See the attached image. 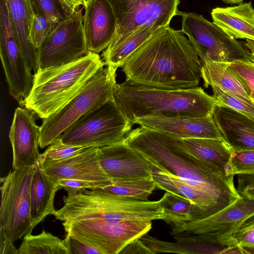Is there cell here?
<instances>
[{
  "label": "cell",
  "instance_id": "cell-1",
  "mask_svg": "<svg viewBox=\"0 0 254 254\" xmlns=\"http://www.w3.org/2000/svg\"><path fill=\"white\" fill-rule=\"evenodd\" d=\"M202 63L181 30L158 28L124 62L126 80L162 89H189L200 82Z\"/></svg>",
  "mask_w": 254,
  "mask_h": 254
},
{
  "label": "cell",
  "instance_id": "cell-2",
  "mask_svg": "<svg viewBox=\"0 0 254 254\" xmlns=\"http://www.w3.org/2000/svg\"><path fill=\"white\" fill-rule=\"evenodd\" d=\"M124 140L152 165L178 176L225 207L241 197L234 185V176H228L197 158L181 137L140 126L131 129Z\"/></svg>",
  "mask_w": 254,
  "mask_h": 254
},
{
  "label": "cell",
  "instance_id": "cell-3",
  "mask_svg": "<svg viewBox=\"0 0 254 254\" xmlns=\"http://www.w3.org/2000/svg\"><path fill=\"white\" fill-rule=\"evenodd\" d=\"M114 98L132 126L135 119L146 117H206L218 103L200 87L162 89L127 80L115 83Z\"/></svg>",
  "mask_w": 254,
  "mask_h": 254
},
{
  "label": "cell",
  "instance_id": "cell-4",
  "mask_svg": "<svg viewBox=\"0 0 254 254\" xmlns=\"http://www.w3.org/2000/svg\"><path fill=\"white\" fill-rule=\"evenodd\" d=\"M105 65L98 54L89 51L69 63L39 68L34 72L31 92L21 105L47 118L77 95Z\"/></svg>",
  "mask_w": 254,
  "mask_h": 254
},
{
  "label": "cell",
  "instance_id": "cell-5",
  "mask_svg": "<svg viewBox=\"0 0 254 254\" xmlns=\"http://www.w3.org/2000/svg\"><path fill=\"white\" fill-rule=\"evenodd\" d=\"M64 205L55 218L62 222L97 220L109 222L163 220L160 200L143 201L112 195L98 190H85L64 197Z\"/></svg>",
  "mask_w": 254,
  "mask_h": 254
},
{
  "label": "cell",
  "instance_id": "cell-6",
  "mask_svg": "<svg viewBox=\"0 0 254 254\" xmlns=\"http://www.w3.org/2000/svg\"><path fill=\"white\" fill-rule=\"evenodd\" d=\"M116 76V71L105 65L77 95L60 110L43 119L40 127V148H44L52 144L89 111L114 99Z\"/></svg>",
  "mask_w": 254,
  "mask_h": 254
},
{
  "label": "cell",
  "instance_id": "cell-7",
  "mask_svg": "<svg viewBox=\"0 0 254 254\" xmlns=\"http://www.w3.org/2000/svg\"><path fill=\"white\" fill-rule=\"evenodd\" d=\"M132 127L113 99L84 114L59 137L68 145L100 148L123 140Z\"/></svg>",
  "mask_w": 254,
  "mask_h": 254
},
{
  "label": "cell",
  "instance_id": "cell-8",
  "mask_svg": "<svg viewBox=\"0 0 254 254\" xmlns=\"http://www.w3.org/2000/svg\"><path fill=\"white\" fill-rule=\"evenodd\" d=\"M36 165L13 169L0 178V243L13 244L34 229L31 222L30 191Z\"/></svg>",
  "mask_w": 254,
  "mask_h": 254
},
{
  "label": "cell",
  "instance_id": "cell-9",
  "mask_svg": "<svg viewBox=\"0 0 254 254\" xmlns=\"http://www.w3.org/2000/svg\"><path fill=\"white\" fill-rule=\"evenodd\" d=\"M178 15L182 17L181 31L188 36L202 63L206 60L226 63L252 62L248 50L213 22L194 13L179 11Z\"/></svg>",
  "mask_w": 254,
  "mask_h": 254
},
{
  "label": "cell",
  "instance_id": "cell-10",
  "mask_svg": "<svg viewBox=\"0 0 254 254\" xmlns=\"http://www.w3.org/2000/svg\"><path fill=\"white\" fill-rule=\"evenodd\" d=\"M152 221L109 222L97 220L63 222L66 233L100 254H118L128 243L150 230Z\"/></svg>",
  "mask_w": 254,
  "mask_h": 254
},
{
  "label": "cell",
  "instance_id": "cell-11",
  "mask_svg": "<svg viewBox=\"0 0 254 254\" xmlns=\"http://www.w3.org/2000/svg\"><path fill=\"white\" fill-rule=\"evenodd\" d=\"M82 9L78 8L60 22L37 49V70L69 63L88 53Z\"/></svg>",
  "mask_w": 254,
  "mask_h": 254
},
{
  "label": "cell",
  "instance_id": "cell-12",
  "mask_svg": "<svg viewBox=\"0 0 254 254\" xmlns=\"http://www.w3.org/2000/svg\"><path fill=\"white\" fill-rule=\"evenodd\" d=\"M115 14V37L152 24L159 28L169 26L178 15L180 0H108Z\"/></svg>",
  "mask_w": 254,
  "mask_h": 254
},
{
  "label": "cell",
  "instance_id": "cell-13",
  "mask_svg": "<svg viewBox=\"0 0 254 254\" xmlns=\"http://www.w3.org/2000/svg\"><path fill=\"white\" fill-rule=\"evenodd\" d=\"M0 56L10 94L20 105L32 88L31 73L16 40L6 7L0 9Z\"/></svg>",
  "mask_w": 254,
  "mask_h": 254
},
{
  "label": "cell",
  "instance_id": "cell-14",
  "mask_svg": "<svg viewBox=\"0 0 254 254\" xmlns=\"http://www.w3.org/2000/svg\"><path fill=\"white\" fill-rule=\"evenodd\" d=\"M254 214V199L241 197L232 204L205 218L190 221L172 228L173 237L205 235L229 238L246 219Z\"/></svg>",
  "mask_w": 254,
  "mask_h": 254
},
{
  "label": "cell",
  "instance_id": "cell-15",
  "mask_svg": "<svg viewBox=\"0 0 254 254\" xmlns=\"http://www.w3.org/2000/svg\"><path fill=\"white\" fill-rule=\"evenodd\" d=\"M99 151L101 166L111 181L152 178L151 163L124 139L100 147Z\"/></svg>",
  "mask_w": 254,
  "mask_h": 254
},
{
  "label": "cell",
  "instance_id": "cell-16",
  "mask_svg": "<svg viewBox=\"0 0 254 254\" xmlns=\"http://www.w3.org/2000/svg\"><path fill=\"white\" fill-rule=\"evenodd\" d=\"M40 127L32 112L21 107L15 110L8 137L13 152V170L35 165L40 156Z\"/></svg>",
  "mask_w": 254,
  "mask_h": 254
},
{
  "label": "cell",
  "instance_id": "cell-17",
  "mask_svg": "<svg viewBox=\"0 0 254 254\" xmlns=\"http://www.w3.org/2000/svg\"><path fill=\"white\" fill-rule=\"evenodd\" d=\"M38 163L44 173L56 181L85 180L99 183L103 187L113 183L101 166L99 147H89L65 159Z\"/></svg>",
  "mask_w": 254,
  "mask_h": 254
},
{
  "label": "cell",
  "instance_id": "cell-18",
  "mask_svg": "<svg viewBox=\"0 0 254 254\" xmlns=\"http://www.w3.org/2000/svg\"><path fill=\"white\" fill-rule=\"evenodd\" d=\"M84 8L83 21L87 49L99 54L116 36V17L108 0H89Z\"/></svg>",
  "mask_w": 254,
  "mask_h": 254
},
{
  "label": "cell",
  "instance_id": "cell-19",
  "mask_svg": "<svg viewBox=\"0 0 254 254\" xmlns=\"http://www.w3.org/2000/svg\"><path fill=\"white\" fill-rule=\"evenodd\" d=\"M212 117L233 152L254 150V119L225 105L217 104Z\"/></svg>",
  "mask_w": 254,
  "mask_h": 254
},
{
  "label": "cell",
  "instance_id": "cell-20",
  "mask_svg": "<svg viewBox=\"0 0 254 254\" xmlns=\"http://www.w3.org/2000/svg\"><path fill=\"white\" fill-rule=\"evenodd\" d=\"M164 131L182 138L223 139L212 116L203 118L146 117L135 119L132 125Z\"/></svg>",
  "mask_w": 254,
  "mask_h": 254
},
{
  "label": "cell",
  "instance_id": "cell-21",
  "mask_svg": "<svg viewBox=\"0 0 254 254\" xmlns=\"http://www.w3.org/2000/svg\"><path fill=\"white\" fill-rule=\"evenodd\" d=\"M175 242L163 241L148 234L140 238L153 254L163 253L178 254H225L229 247L221 239L205 235L174 237Z\"/></svg>",
  "mask_w": 254,
  "mask_h": 254
},
{
  "label": "cell",
  "instance_id": "cell-22",
  "mask_svg": "<svg viewBox=\"0 0 254 254\" xmlns=\"http://www.w3.org/2000/svg\"><path fill=\"white\" fill-rule=\"evenodd\" d=\"M152 179L156 188L174 193L190 200L200 210L201 219L226 207L211 196L178 176L154 165H152Z\"/></svg>",
  "mask_w": 254,
  "mask_h": 254
},
{
  "label": "cell",
  "instance_id": "cell-23",
  "mask_svg": "<svg viewBox=\"0 0 254 254\" xmlns=\"http://www.w3.org/2000/svg\"><path fill=\"white\" fill-rule=\"evenodd\" d=\"M61 189L58 181L44 173L37 162L30 191L31 222L33 228L47 216L55 214L54 198Z\"/></svg>",
  "mask_w": 254,
  "mask_h": 254
},
{
  "label": "cell",
  "instance_id": "cell-24",
  "mask_svg": "<svg viewBox=\"0 0 254 254\" xmlns=\"http://www.w3.org/2000/svg\"><path fill=\"white\" fill-rule=\"evenodd\" d=\"M211 15L213 22L231 37L254 40V9L251 2L216 7Z\"/></svg>",
  "mask_w": 254,
  "mask_h": 254
},
{
  "label": "cell",
  "instance_id": "cell-25",
  "mask_svg": "<svg viewBox=\"0 0 254 254\" xmlns=\"http://www.w3.org/2000/svg\"><path fill=\"white\" fill-rule=\"evenodd\" d=\"M9 16L19 49L28 68H38L37 49L29 40L32 12L28 0H6Z\"/></svg>",
  "mask_w": 254,
  "mask_h": 254
},
{
  "label": "cell",
  "instance_id": "cell-26",
  "mask_svg": "<svg viewBox=\"0 0 254 254\" xmlns=\"http://www.w3.org/2000/svg\"><path fill=\"white\" fill-rule=\"evenodd\" d=\"M158 28L157 26L152 24L140 27L121 36L115 37L102 54L105 65L117 71L127 58Z\"/></svg>",
  "mask_w": 254,
  "mask_h": 254
},
{
  "label": "cell",
  "instance_id": "cell-27",
  "mask_svg": "<svg viewBox=\"0 0 254 254\" xmlns=\"http://www.w3.org/2000/svg\"><path fill=\"white\" fill-rule=\"evenodd\" d=\"M201 77L203 85L208 88L211 85L254 105L250 95L237 76L230 70L226 63L205 60L203 63Z\"/></svg>",
  "mask_w": 254,
  "mask_h": 254
},
{
  "label": "cell",
  "instance_id": "cell-28",
  "mask_svg": "<svg viewBox=\"0 0 254 254\" xmlns=\"http://www.w3.org/2000/svg\"><path fill=\"white\" fill-rule=\"evenodd\" d=\"M183 139L195 157L226 173V166L233 152L224 140L206 138Z\"/></svg>",
  "mask_w": 254,
  "mask_h": 254
},
{
  "label": "cell",
  "instance_id": "cell-29",
  "mask_svg": "<svg viewBox=\"0 0 254 254\" xmlns=\"http://www.w3.org/2000/svg\"><path fill=\"white\" fill-rule=\"evenodd\" d=\"M163 208V220L172 228L180 227L192 220L201 219L200 210L189 199L166 191L160 199Z\"/></svg>",
  "mask_w": 254,
  "mask_h": 254
},
{
  "label": "cell",
  "instance_id": "cell-30",
  "mask_svg": "<svg viewBox=\"0 0 254 254\" xmlns=\"http://www.w3.org/2000/svg\"><path fill=\"white\" fill-rule=\"evenodd\" d=\"M112 183L95 189L117 197L147 201L156 188L152 178L117 180Z\"/></svg>",
  "mask_w": 254,
  "mask_h": 254
},
{
  "label": "cell",
  "instance_id": "cell-31",
  "mask_svg": "<svg viewBox=\"0 0 254 254\" xmlns=\"http://www.w3.org/2000/svg\"><path fill=\"white\" fill-rule=\"evenodd\" d=\"M17 254H69V252L64 240L43 230L36 235H25Z\"/></svg>",
  "mask_w": 254,
  "mask_h": 254
},
{
  "label": "cell",
  "instance_id": "cell-32",
  "mask_svg": "<svg viewBox=\"0 0 254 254\" xmlns=\"http://www.w3.org/2000/svg\"><path fill=\"white\" fill-rule=\"evenodd\" d=\"M89 147L82 146H73L65 144L59 137L48 146L47 149L40 154L38 162L57 161L76 155Z\"/></svg>",
  "mask_w": 254,
  "mask_h": 254
},
{
  "label": "cell",
  "instance_id": "cell-33",
  "mask_svg": "<svg viewBox=\"0 0 254 254\" xmlns=\"http://www.w3.org/2000/svg\"><path fill=\"white\" fill-rule=\"evenodd\" d=\"M59 23L39 14H32L29 40L37 49L53 32Z\"/></svg>",
  "mask_w": 254,
  "mask_h": 254
},
{
  "label": "cell",
  "instance_id": "cell-34",
  "mask_svg": "<svg viewBox=\"0 0 254 254\" xmlns=\"http://www.w3.org/2000/svg\"><path fill=\"white\" fill-rule=\"evenodd\" d=\"M32 14L45 16L59 23L67 15L59 0H28Z\"/></svg>",
  "mask_w": 254,
  "mask_h": 254
},
{
  "label": "cell",
  "instance_id": "cell-35",
  "mask_svg": "<svg viewBox=\"0 0 254 254\" xmlns=\"http://www.w3.org/2000/svg\"><path fill=\"white\" fill-rule=\"evenodd\" d=\"M225 172L228 176L254 173V150L233 152Z\"/></svg>",
  "mask_w": 254,
  "mask_h": 254
},
{
  "label": "cell",
  "instance_id": "cell-36",
  "mask_svg": "<svg viewBox=\"0 0 254 254\" xmlns=\"http://www.w3.org/2000/svg\"><path fill=\"white\" fill-rule=\"evenodd\" d=\"M213 96L217 104L229 107L254 119V105L211 85Z\"/></svg>",
  "mask_w": 254,
  "mask_h": 254
},
{
  "label": "cell",
  "instance_id": "cell-37",
  "mask_svg": "<svg viewBox=\"0 0 254 254\" xmlns=\"http://www.w3.org/2000/svg\"><path fill=\"white\" fill-rule=\"evenodd\" d=\"M231 238L246 254L254 253V214L244 221L234 231Z\"/></svg>",
  "mask_w": 254,
  "mask_h": 254
},
{
  "label": "cell",
  "instance_id": "cell-38",
  "mask_svg": "<svg viewBox=\"0 0 254 254\" xmlns=\"http://www.w3.org/2000/svg\"><path fill=\"white\" fill-rule=\"evenodd\" d=\"M227 65L228 68L237 76L251 96L254 93V63L238 61L227 63Z\"/></svg>",
  "mask_w": 254,
  "mask_h": 254
},
{
  "label": "cell",
  "instance_id": "cell-39",
  "mask_svg": "<svg viewBox=\"0 0 254 254\" xmlns=\"http://www.w3.org/2000/svg\"><path fill=\"white\" fill-rule=\"evenodd\" d=\"M57 181L62 189L67 192V195L74 194L85 190L103 187L99 183L85 180L64 179Z\"/></svg>",
  "mask_w": 254,
  "mask_h": 254
},
{
  "label": "cell",
  "instance_id": "cell-40",
  "mask_svg": "<svg viewBox=\"0 0 254 254\" xmlns=\"http://www.w3.org/2000/svg\"><path fill=\"white\" fill-rule=\"evenodd\" d=\"M239 194L242 196L254 199V173L237 175Z\"/></svg>",
  "mask_w": 254,
  "mask_h": 254
},
{
  "label": "cell",
  "instance_id": "cell-41",
  "mask_svg": "<svg viewBox=\"0 0 254 254\" xmlns=\"http://www.w3.org/2000/svg\"><path fill=\"white\" fill-rule=\"evenodd\" d=\"M69 254H100L96 249L81 242L67 233L64 239Z\"/></svg>",
  "mask_w": 254,
  "mask_h": 254
},
{
  "label": "cell",
  "instance_id": "cell-42",
  "mask_svg": "<svg viewBox=\"0 0 254 254\" xmlns=\"http://www.w3.org/2000/svg\"><path fill=\"white\" fill-rule=\"evenodd\" d=\"M119 254H153L152 251L142 242L136 239L126 245Z\"/></svg>",
  "mask_w": 254,
  "mask_h": 254
},
{
  "label": "cell",
  "instance_id": "cell-43",
  "mask_svg": "<svg viewBox=\"0 0 254 254\" xmlns=\"http://www.w3.org/2000/svg\"><path fill=\"white\" fill-rule=\"evenodd\" d=\"M67 16L71 14L81 6H85L84 0H59Z\"/></svg>",
  "mask_w": 254,
  "mask_h": 254
},
{
  "label": "cell",
  "instance_id": "cell-44",
  "mask_svg": "<svg viewBox=\"0 0 254 254\" xmlns=\"http://www.w3.org/2000/svg\"><path fill=\"white\" fill-rule=\"evenodd\" d=\"M17 249L13 245V243L9 242L0 243V254H17Z\"/></svg>",
  "mask_w": 254,
  "mask_h": 254
},
{
  "label": "cell",
  "instance_id": "cell-45",
  "mask_svg": "<svg viewBox=\"0 0 254 254\" xmlns=\"http://www.w3.org/2000/svg\"><path fill=\"white\" fill-rule=\"evenodd\" d=\"M244 47L249 52L252 57V62L254 63V40L246 39Z\"/></svg>",
  "mask_w": 254,
  "mask_h": 254
},
{
  "label": "cell",
  "instance_id": "cell-46",
  "mask_svg": "<svg viewBox=\"0 0 254 254\" xmlns=\"http://www.w3.org/2000/svg\"><path fill=\"white\" fill-rule=\"evenodd\" d=\"M225 3L234 4L242 2L243 0H222Z\"/></svg>",
  "mask_w": 254,
  "mask_h": 254
},
{
  "label": "cell",
  "instance_id": "cell-47",
  "mask_svg": "<svg viewBox=\"0 0 254 254\" xmlns=\"http://www.w3.org/2000/svg\"><path fill=\"white\" fill-rule=\"evenodd\" d=\"M251 97L253 101L254 102V93L251 95Z\"/></svg>",
  "mask_w": 254,
  "mask_h": 254
},
{
  "label": "cell",
  "instance_id": "cell-48",
  "mask_svg": "<svg viewBox=\"0 0 254 254\" xmlns=\"http://www.w3.org/2000/svg\"><path fill=\"white\" fill-rule=\"evenodd\" d=\"M89 0H84V2H85V6L86 5V4L87 3V2L89 1Z\"/></svg>",
  "mask_w": 254,
  "mask_h": 254
}]
</instances>
